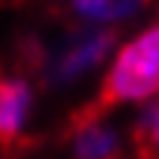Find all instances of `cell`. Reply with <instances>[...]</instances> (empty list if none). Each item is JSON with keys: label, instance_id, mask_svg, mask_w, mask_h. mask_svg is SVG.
<instances>
[{"label": "cell", "instance_id": "5", "mask_svg": "<svg viewBox=\"0 0 159 159\" xmlns=\"http://www.w3.org/2000/svg\"><path fill=\"white\" fill-rule=\"evenodd\" d=\"M70 148L84 159H107L121 153V130L101 116H84L70 136Z\"/></svg>", "mask_w": 159, "mask_h": 159}, {"label": "cell", "instance_id": "6", "mask_svg": "<svg viewBox=\"0 0 159 159\" xmlns=\"http://www.w3.org/2000/svg\"><path fill=\"white\" fill-rule=\"evenodd\" d=\"M136 136H139V145L148 153H159V96L145 104V113L139 119Z\"/></svg>", "mask_w": 159, "mask_h": 159}, {"label": "cell", "instance_id": "2", "mask_svg": "<svg viewBox=\"0 0 159 159\" xmlns=\"http://www.w3.org/2000/svg\"><path fill=\"white\" fill-rule=\"evenodd\" d=\"M110 55H113V35L110 29H93L81 26L75 35L61 41L55 49L46 55V78L55 87H72L93 72L107 67Z\"/></svg>", "mask_w": 159, "mask_h": 159}, {"label": "cell", "instance_id": "4", "mask_svg": "<svg viewBox=\"0 0 159 159\" xmlns=\"http://www.w3.org/2000/svg\"><path fill=\"white\" fill-rule=\"evenodd\" d=\"M35 93L23 78L0 81V142H17L32 121Z\"/></svg>", "mask_w": 159, "mask_h": 159}, {"label": "cell", "instance_id": "1", "mask_svg": "<svg viewBox=\"0 0 159 159\" xmlns=\"http://www.w3.org/2000/svg\"><path fill=\"white\" fill-rule=\"evenodd\" d=\"M101 93L110 104H148L159 96V23L113 49Z\"/></svg>", "mask_w": 159, "mask_h": 159}, {"label": "cell", "instance_id": "3", "mask_svg": "<svg viewBox=\"0 0 159 159\" xmlns=\"http://www.w3.org/2000/svg\"><path fill=\"white\" fill-rule=\"evenodd\" d=\"M148 0H64V9L78 26L116 29L130 23L145 9Z\"/></svg>", "mask_w": 159, "mask_h": 159}]
</instances>
